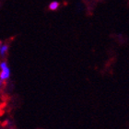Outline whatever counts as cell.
<instances>
[{"label":"cell","instance_id":"obj_1","mask_svg":"<svg viewBox=\"0 0 129 129\" xmlns=\"http://www.w3.org/2000/svg\"><path fill=\"white\" fill-rule=\"evenodd\" d=\"M11 71L8 64L5 61H2L0 63V84L2 85L4 81L8 80L10 77Z\"/></svg>","mask_w":129,"mask_h":129},{"label":"cell","instance_id":"obj_2","mask_svg":"<svg viewBox=\"0 0 129 129\" xmlns=\"http://www.w3.org/2000/svg\"><path fill=\"white\" fill-rule=\"evenodd\" d=\"M8 44L1 43V44H0V56L4 57L6 55V54L8 53Z\"/></svg>","mask_w":129,"mask_h":129},{"label":"cell","instance_id":"obj_3","mask_svg":"<svg viewBox=\"0 0 129 129\" xmlns=\"http://www.w3.org/2000/svg\"><path fill=\"white\" fill-rule=\"evenodd\" d=\"M60 7V3L58 1H52L48 6V8L49 10H52V11H54V10H57Z\"/></svg>","mask_w":129,"mask_h":129}]
</instances>
